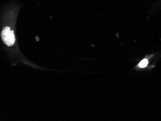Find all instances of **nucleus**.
Masks as SVG:
<instances>
[{
  "label": "nucleus",
  "instance_id": "nucleus-1",
  "mask_svg": "<svg viewBox=\"0 0 161 121\" xmlns=\"http://www.w3.org/2000/svg\"><path fill=\"white\" fill-rule=\"evenodd\" d=\"M1 38L4 44L8 46H12L15 41L14 32L9 27H5L1 32Z\"/></svg>",
  "mask_w": 161,
  "mask_h": 121
},
{
  "label": "nucleus",
  "instance_id": "nucleus-2",
  "mask_svg": "<svg viewBox=\"0 0 161 121\" xmlns=\"http://www.w3.org/2000/svg\"><path fill=\"white\" fill-rule=\"evenodd\" d=\"M149 61L147 59H144L139 64V67L141 68H145L147 66Z\"/></svg>",
  "mask_w": 161,
  "mask_h": 121
}]
</instances>
